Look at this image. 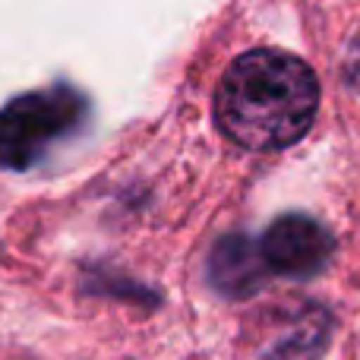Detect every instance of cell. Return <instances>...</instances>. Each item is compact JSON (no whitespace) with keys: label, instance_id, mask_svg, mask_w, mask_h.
I'll return each instance as SVG.
<instances>
[{"label":"cell","instance_id":"5","mask_svg":"<svg viewBox=\"0 0 360 360\" xmlns=\"http://www.w3.org/2000/svg\"><path fill=\"white\" fill-rule=\"evenodd\" d=\"M348 82L360 89V38L354 48H351V57H348Z\"/></svg>","mask_w":360,"mask_h":360},{"label":"cell","instance_id":"3","mask_svg":"<svg viewBox=\"0 0 360 360\" xmlns=\"http://www.w3.org/2000/svg\"><path fill=\"white\" fill-rule=\"evenodd\" d=\"M335 240L332 234L310 215H281L269 224V231L259 240V253L266 259L269 272L285 278H313L332 259Z\"/></svg>","mask_w":360,"mask_h":360},{"label":"cell","instance_id":"4","mask_svg":"<svg viewBox=\"0 0 360 360\" xmlns=\"http://www.w3.org/2000/svg\"><path fill=\"white\" fill-rule=\"evenodd\" d=\"M269 278V266L259 247L243 234H228L212 247L209 256V281L218 294L231 300L253 297Z\"/></svg>","mask_w":360,"mask_h":360},{"label":"cell","instance_id":"2","mask_svg":"<svg viewBox=\"0 0 360 360\" xmlns=\"http://www.w3.org/2000/svg\"><path fill=\"white\" fill-rule=\"evenodd\" d=\"M89 101L70 86L19 95L0 108V168L25 171L57 143L82 127Z\"/></svg>","mask_w":360,"mask_h":360},{"label":"cell","instance_id":"1","mask_svg":"<svg viewBox=\"0 0 360 360\" xmlns=\"http://www.w3.org/2000/svg\"><path fill=\"white\" fill-rule=\"evenodd\" d=\"M319 108L316 73L300 57L256 48L240 54L215 92V120L228 139L253 152L294 146Z\"/></svg>","mask_w":360,"mask_h":360}]
</instances>
